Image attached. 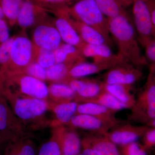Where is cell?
Wrapping results in <instances>:
<instances>
[{
    "instance_id": "8d00e7d4",
    "label": "cell",
    "mask_w": 155,
    "mask_h": 155,
    "mask_svg": "<svg viewBox=\"0 0 155 155\" xmlns=\"http://www.w3.org/2000/svg\"><path fill=\"white\" fill-rule=\"evenodd\" d=\"M144 145L146 149L155 147V128H150L144 136Z\"/></svg>"
},
{
    "instance_id": "f1b7e54d",
    "label": "cell",
    "mask_w": 155,
    "mask_h": 155,
    "mask_svg": "<svg viewBox=\"0 0 155 155\" xmlns=\"http://www.w3.org/2000/svg\"><path fill=\"white\" fill-rule=\"evenodd\" d=\"M99 8L108 19L126 13L116 0H94Z\"/></svg>"
},
{
    "instance_id": "f35d334b",
    "label": "cell",
    "mask_w": 155,
    "mask_h": 155,
    "mask_svg": "<svg viewBox=\"0 0 155 155\" xmlns=\"http://www.w3.org/2000/svg\"><path fill=\"white\" fill-rule=\"evenodd\" d=\"M149 8L152 21L155 31V0H147Z\"/></svg>"
},
{
    "instance_id": "74e56055",
    "label": "cell",
    "mask_w": 155,
    "mask_h": 155,
    "mask_svg": "<svg viewBox=\"0 0 155 155\" xmlns=\"http://www.w3.org/2000/svg\"><path fill=\"white\" fill-rule=\"evenodd\" d=\"M10 38L8 26L5 20L0 19V45Z\"/></svg>"
},
{
    "instance_id": "7dc6e473",
    "label": "cell",
    "mask_w": 155,
    "mask_h": 155,
    "mask_svg": "<svg viewBox=\"0 0 155 155\" xmlns=\"http://www.w3.org/2000/svg\"><path fill=\"white\" fill-rule=\"evenodd\" d=\"M78 155H84L82 153H81V152H80V153H79V154H78Z\"/></svg>"
},
{
    "instance_id": "c3c4849f",
    "label": "cell",
    "mask_w": 155,
    "mask_h": 155,
    "mask_svg": "<svg viewBox=\"0 0 155 155\" xmlns=\"http://www.w3.org/2000/svg\"><path fill=\"white\" fill-rule=\"evenodd\" d=\"M0 155H1V154H0Z\"/></svg>"
},
{
    "instance_id": "52a82bcc",
    "label": "cell",
    "mask_w": 155,
    "mask_h": 155,
    "mask_svg": "<svg viewBox=\"0 0 155 155\" xmlns=\"http://www.w3.org/2000/svg\"><path fill=\"white\" fill-rule=\"evenodd\" d=\"M25 127L4 97L0 100V138L8 143L18 139L28 137Z\"/></svg>"
},
{
    "instance_id": "484cf974",
    "label": "cell",
    "mask_w": 155,
    "mask_h": 155,
    "mask_svg": "<svg viewBox=\"0 0 155 155\" xmlns=\"http://www.w3.org/2000/svg\"><path fill=\"white\" fill-rule=\"evenodd\" d=\"M54 127L56 128L51 138L41 146L37 155H62L61 136L62 126Z\"/></svg>"
},
{
    "instance_id": "5b68a950",
    "label": "cell",
    "mask_w": 155,
    "mask_h": 155,
    "mask_svg": "<svg viewBox=\"0 0 155 155\" xmlns=\"http://www.w3.org/2000/svg\"><path fill=\"white\" fill-rule=\"evenodd\" d=\"M38 49L24 32L14 36L7 72L24 73L30 64L36 62Z\"/></svg>"
},
{
    "instance_id": "e575fe53",
    "label": "cell",
    "mask_w": 155,
    "mask_h": 155,
    "mask_svg": "<svg viewBox=\"0 0 155 155\" xmlns=\"http://www.w3.org/2000/svg\"><path fill=\"white\" fill-rule=\"evenodd\" d=\"M24 73L43 81L47 80V69L37 62L30 64L25 69Z\"/></svg>"
},
{
    "instance_id": "ac0fdd59",
    "label": "cell",
    "mask_w": 155,
    "mask_h": 155,
    "mask_svg": "<svg viewBox=\"0 0 155 155\" xmlns=\"http://www.w3.org/2000/svg\"><path fill=\"white\" fill-rule=\"evenodd\" d=\"M81 147L91 148L103 155H121L119 147L105 135L92 133L81 140Z\"/></svg>"
},
{
    "instance_id": "5bb4252c",
    "label": "cell",
    "mask_w": 155,
    "mask_h": 155,
    "mask_svg": "<svg viewBox=\"0 0 155 155\" xmlns=\"http://www.w3.org/2000/svg\"><path fill=\"white\" fill-rule=\"evenodd\" d=\"M66 125L71 128H81L102 135L116 126L94 116L83 114H75Z\"/></svg>"
},
{
    "instance_id": "d590c367",
    "label": "cell",
    "mask_w": 155,
    "mask_h": 155,
    "mask_svg": "<svg viewBox=\"0 0 155 155\" xmlns=\"http://www.w3.org/2000/svg\"><path fill=\"white\" fill-rule=\"evenodd\" d=\"M145 57L148 64L155 65V38L148 43L144 47Z\"/></svg>"
},
{
    "instance_id": "4fadbf2b",
    "label": "cell",
    "mask_w": 155,
    "mask_h": 155,
    "mask_svg": "<svg viewBox=\"0 0 155 155\" xmlns=\"http://www.w3.org/2000/svg\"><path fill=\"white\" fill-rule=\"evenodd\" d=\"M33 42L39 48L54 51L62 44V39L54 24L50 22L37 25L32 35Z\"/></svg>"
},
{
    "instance_id": "9a60e30c",
    "label": "cell",
    "mask_w": 155,
    "mask_h": 155,
    "mask_svg": "<svg viewBox=\"0 0 155 155\" xmlns=\"http://www.w3.org/2000/svg\"><path fill=\"white\" fill-rule=\"evenodd\" d=\"M79 50L84 58H92L94 63L128 62L119 54H114L107 44L93 45L84 42Z\"/></svg>"
},
{
    "instance_id": "d6a6232c",
    "label": "cell",
    "mask_w": 155,
    "mask_h": 155,
    "mask_svg": "<svg viewBox=\"0 0 155 155\" xmlns=\"http://www.w3.org/2000/svg\"><path fill=\"white\" fill-rule=\"evenodd\" d=\"M36 62L46 69L51 67L56 64L54 51L39 48Z\"/></svg>"
},
{
    "instance_id": "ba28073f",
    "label": "cell",
    "mask_w": 155,
    "mask_h": 155,
    "mask_svg": "<svg viewBox=\"0 0 155 155\" xmlns=\"http://www.w3.org/2000/svg\"><path fill=\"white\" fill-rule=\"evenodd\" d=\"M134 25L139 42L144 48L155 38L153 25L147 0H134L132 4Z\"/></svg>"
},
{
    "instance_id": "f546056e",
    "label": "cell",
    "mask_w": 155,
    "mask_h": 155,
    "mask_svg": "<svg viewBox=\"0 0 155 155\" xmlns=\"http://www.w3.org/2000/svg\"><path fill=\"white\" fill-rule=\"evenodd\" d=\"M72 65L64 63H56L47 69V80L54 82H61L67 77Z\"/></svg>"
},
{
    "instance_id": "7c38bea8",
    "label": "cell",
    "mask_w": 155,
    "mask_h": 155,
    "mask_svg": "<svg viewBox=\"0 0 155 155\" xmlns=\"http://www.w3.org/2000/svg\"><path fill=\"white\" fill-rule=\"evenodd\" d=\"M48 11L31 0H24L17 23L23 30L33 25L49 22Z\"/></svg>"
},
{
    "instance_id": "7bdbcfd3",
    "label": "cell",
    "mask_w": 155,
    "mask_h": 155,
    "mask_svg": "<svg viewBox=\"0 0 155 155\" xmlns=\"http://www.w3.org/2000/svg\"><path fill=\"white\" fill-rule=\"evenodd\" d=\"M5 18V14L3 12L2 8V5H1V2H0V19H4Z\"/></svg>"
},
{
    "instance_id": "cb8c5ba5",
    "label": "cell",
    "mask_w": 155,
    "mask_h": 155,
    "mask_svg": "<svg viewBox=\"0 0 155 155\" xmlns=\"http://www.w3.org/2000/svg\"><path fill=\"white\" fill-rule=\"evenodd\" d=\"M49 96L53 102L60 104L74 101L76 94L68 84L54 82L48 86Z\"/></svg>"
},
{
    "instance_id": "4dcf8cb0",
    "label": "cell",
    "mask_w": 155,
    "mask_h": 155,
    "mask_svg": "<svg viewBox=\"0 0 155 155\" xmlns=\"http://www.w3.org/2000/svg\"><path fill=\"white\" fill-rule=\"evenodd\" d=\"M47 11L54 13L59 10L69 7L78 0H31Z\"/></svg>"
},
{
    "instance_id": "ffe728a7",
    "label": "cell",
    "mask_w": 155,
    "mask_h": 155,
    "mask_svg": "<svg viewBox=\"0 0 155 155\" xmlns=\"http://www.w3.org/2000/svg\"><path fill=\"white\" fill-rule=\"evenodd\" d=\"M66 11L69 22L83 42L89 44L93 45H108L107 41L101 34L92 27L80 21L72 19L68 14L67 10Z\"/></svg>"
},
{
    "instance_id": "b9f144b4",
    "label": "cell",
    "mask_w": 155,
    "mask_h": 155,
    "mask_svg": "<svg viewBox=\"0 0 155 155\" xmlns=\"http://www.w3.org/2000/svg\"><path fill=\"white\" fill-rule=\"evenodd\" d=\"M150 71L151 72L153 80L155 83V65H150Z\"/></svg>"
},
{
    "instance_id": "44dd1931",
    "label": "cell",
    "mask_w": 155,
    "mask_h": 155,
    "mask_svg": "<svg viewBox=\"0 0 155 155\" xmlns=\"http://www.w3.org/2000/svg\"><path fill=\"white\" fill-rule=\"evenodd\" d=\"M61 144L62 155H78L81 151V140L74 128L62 126Z\"/></svg>"
},
{
    "instance_id": "2e32d148",
    "label": "cell",
    "mask_w": 155,
    "mask_h": 155,
    "mask_svg": "<svg viewBox=\"0 0 155 155\" xmlns=\"http://www.w3.org/2000/svg\"><path fill=\"white\" fill-rule=\"evenodd\" d=\"M67 8L54 13L57 17L54 21V25L64 43L74 46L78 49L84 42L68 19L66 11Z\"/></svg>"
},
{
    "instance_id": "6da1fadb",
    "label": "cell",
    "mask_w": 155,
    "mask_h": 155,
    "mask_svg": "<svg viewBox=\"0 0 155 155\" xmlns=\"http://www.w3.org/2000/svg\"><path fill=\"white\" fill-rule=\"evenodd\" d=\"M107 19L110 34L117 45L119 55L138 68L148 65L142 53L134 25L127 13Z\"/></svg>"
},
{
    "instance_id": "ee69618b",
    "label": "cell",
    "mask_w": 155,
    "mask_h": 155,
    "mask_svg": "<svg viewBox=\"0 0 155 155\" xmlns=\"http://www.w3.org/2000/svg\"><path fill=\"white\" fill-rule=\"evenodd\" d=\"M147 125L148 127V126H150V127L155 128V118L154 119H153V120H152L151 122H150L149 123H148L147 124Z\"/></svg>"
},
{
    "instance_id": "60d3db41",
    "label": "cell",
    "mask_w": 155,
    "mask_h": 155,
    "mask_svg": "<svg viewBox=\"0 0 155 155\" xmlns=\"http://www.w3.org/2000/svg\"><path fill=\"white\" fill-rule=\"evenodd\" d=\"M123 8L132 5L134 0H116Z\"/></svg>"
},
{
    "instance_id": "7a4b0ae2",
    "label": "cell",
    "mask_w": 155,
    "mask_h": 155,
    "mask_svg": "<svg viewBox=\"0 0 155 155\" xmlns=\"http://www.w3.org/2000/svg\"><path fill=\"white\" fill-rule=\"evenodd\" d=\"M17 118L25 126L39 122L47 111L50 110V103L40 99L17 94H3ZM35 127V126H34Z\"/></svg>"
},
{
    "instance_id": "e0dca14e",
    "label": "cell",
    "mask_w": 155,
    "mask_h": 155,
    "mask_svg": "<svg viewBox=\"0 0 155 155\" xmlns=\"http://www.w3.org/2000/svg\"><path fill=\"white\" fill-rule=\"evenodd\" d=\"M117 112L96 103L83 102L78 103L75 114L90 115L104 122L117 125L122 122L116 117Z\"/></svg>"
},
{
    "instance_id": "836d02e7",
    "label": "cell",
    "mask_w": 155,
    "mask_h": 155,
    "mask_svg": "<svg viewBox=\"0 0 155 155\" xmlns=\"http://www.w3.org/2000/svg\"><path fill=\"white\" fill-rule=\"evenodd\" d=\"M119 147L121 155H147L144 147L137 142Z\"/></svg>"
},
{
    "instance_id": "3957f363",
    "label": "cell",
    "mask_w": 155,
    "mask_h": 155,
    "mask_svg": "<svg viewBox=\"0 0 155 155\" xmlns=\"http://www.w3.org/2000/svg\"><path fill=\"white\" fill-rule=\"evenodd\" d=\"M72 19L92 27L101 34L111 46L113 42L109 31L108 19L99 8L94 0H78L67 8Z\"/></svg>"
},
{
    "instance_id": "f6af8a7d",
    "label": "cell",
    "mask_w": 155,
    "mask_h": 155,
    "mask_svg": "<svg viewBox=\"0 0 155 155\" xmlns=\"http://www.w3.org/2000/svg\"><path fill=\"white\" fill-rule=\"evenodd\" d=\"M4 97L2 94V85L0 84V100Z\"/></svg>"
},
{
    "instance_id": "bcb514c9",
    "label": "cell",
    "mask_w": 155,
    "mask_h": 155,
    "mask_svg": "<svg viewBox=\"0 0 155 155\" xmlns=\"http://www.w3.org/2000/svg\"><path fill=\"white\" fill-rule=\"evenodd\" d=\"M4 143H5L3 141L1 138H0V145H1L4 144Z\"/></svg>"
},
{
    "instance_id": "d6986e66",
    "label": "cell",
    "mask_w": 155,
    "mask_h": 155,
    "mask_svg": "<svg viewBox=\"0 0 155 155\" xmlns=\"http://www.w3.org/2000/svg\"><path fill=\"white\" fill-rule=\"evenodd\" d=\"M78 104L75 101L60 104L50 103V110L53 111L56 118L51 125L56 127L67 125L76 114Z\"/></svg>"
},
{
    "instance_id": "277c9868",
    "label": "cell",
    "mask_w": 155,
    "mask_h": 155,
    "mask_svg": "<svg viewBox=\"0 0 155 155\" xmlns=\"http://www.w3.org/2000/svg\"><path fill=\"white\" fill-rule=\"evenodd\" d=\"M17 94L47 100L48 87L44 81L24 73L7 72L2 84L3 95Z\"/></svg>"
},
{
    "instance_id": "603a6c76",
    "label": "cell",
    "mask_w": 155,
    "mask_h": 155,
    "mask_svg": "<svg viewBox=\"0 0 155 155\" xmlns=\"http://www.w3.org/2000/svg\"><path fill=\"white\" fill-rule=\"evenodd\" d=\"M132 85L104 82L103 91L113 95L117 99L131 109L135 101V97L132 93Z\"/></svg>"
},
{
    "instance_id": "d4e9b609",
    "label": "cell",
    "mask_w": 155,
    "mask_h": 155,
    "mask_svg": "<svg viewBox=\"0 0 155 155\" xmlns=\"http://www.w3.org/2000/svg\"><path fill=\"white\" fill-rule=\"evenodd\" d=\"M34 143L28 137H22L7 143L5 155H37Z\"/></svg>"
},
{
    "instance_id": "83f0119b",
    "label": "cell",
    "mask_w": 155,
    "mask_h": 155,
    "mask_svg": "<svg viewBox=\"0 0 155 155\" xmlns=\"http://www.w3.org/2000/svg\"><path fill=\"white\" fill-rule=\"evenodd\" d=\"M24 0H0L5 17L10 25L17 22V17Z\"/></svg>"
},
{
    "instance_id": "8992f818",
    "label": "cell",
    "mask_w": 155,
    "mask_h": 155,
    "mask_svg": "<svg viewBox=\"0 0 155 155\" xmlns=\"http://www.w3.org/2000/svg\"><path fill=\"white\" fill-rule=\"evenodd\" d=\"M127 116L130 122L147 124L155 118V83L150 71L143 89L140 93Z\"/></svg>"
},
{
    "instance_id": "4316f807",
    "label": "cell",
    "mask_w": 155,
    "mask_h": 155,
    "mask_svg": "<svg viewBox=\"0 0 155 155\" xmlns=\"http://www.w3.org/2000/svg\"><path fill=\"white\" fill-rule=\"evenodd\" d=\"M83 102L96 103L117 112L129 109L128 106L117 99L113 95L104 91L94 97L86 100L82 103Z\"/></svg>"
},
{
    "instance_id": "8fae6325",
    "label": "cell",
    "mask_w": 155,
    "mask_h": 155,
    "mask_svg": "<svg viewBox=\"0 0 155 155\" xmlns=\"http://www.w3.org/2000/svg\"><path fill=\"white\" fill-rule=\"evenodd\" d=\"M142 76V72L139 68L126 62L108 70L104 74L103 81L108 84L133 85L140 80Z\"/></svg>"
},
{
    "instance_id": "30bf717a",
    "label": "cell",
    "mask_w": 155,
    "mask_h": 155,
    "mask_svg": "<svg viewBox=\"0 0 155 155\" xmlns=\"http://www.w3.org/2000/svg\"><path fill=\"white\" fill-rule=\"evenodd\" d=\"M150 128L148 126H137L129 122H122L104 135L116 145L121 146L137 142Z\"/></svg>"
},
{
    "instance_id": "9c48e42d",
    "label": "cell",
    "mask_w": 155,
    "mask_h": 155,
    "mask_svg": "<svg viewBox=\"0 0 155 155\" xmlns=\"http://www.w3.org/2000/svg\"><path fill=\"white\" fill-rule=\"evenodd\" d=\"M61 83L68 84L76 94L74 101L78 103L92 98L103 91L104 82L94 78H67Z\"/></svg>"
},
{
    "instance_id": "ab89813d",
    "label": "cell",
    "mask_w": 155,
    "mask_h": 155,
    "mask_svg": "<svg viewBox=\"0 0 155 155\" xmlns=\"http://www.w3.org/2000/svg\"><path fill=\"white\" fill-rule=\"evenodd\" d=\"M81 152L84 155H103L97 151L86 147H81Z\"/></svg>"
},
{
    "instance_id": "7402d4cb",
    "label": "cell",
    "mask_w": 155,
    "mask_h": 155,
    "mask_svg": "<svg viewBox=\"0 0 155 155\" xmlns=\"http://www.w3.org/2000/svg\"><path fill=\"white\" fill-rule=\"evenodd\" d=\"M56 63H64L73 66L85 62V58L76 47L68 44L62 43L54 51Z\"/></svg>"
},
{
    "instance_id": "1f68e13d",
    "label": "cell",
    "mask_w": 155,
    "mask_h": 155,
    "mask_svg": "<svg viewBox=\"0 0 155 155\" xmlns=\"http://www.w3.org/2000/svg\"><path fill=\"white\" fill-rule=\"evenodd\" d=\"M14 36L10 38L0 45V73L7 72L11 60V48Z\"/></svg>"
}]
</instances>
